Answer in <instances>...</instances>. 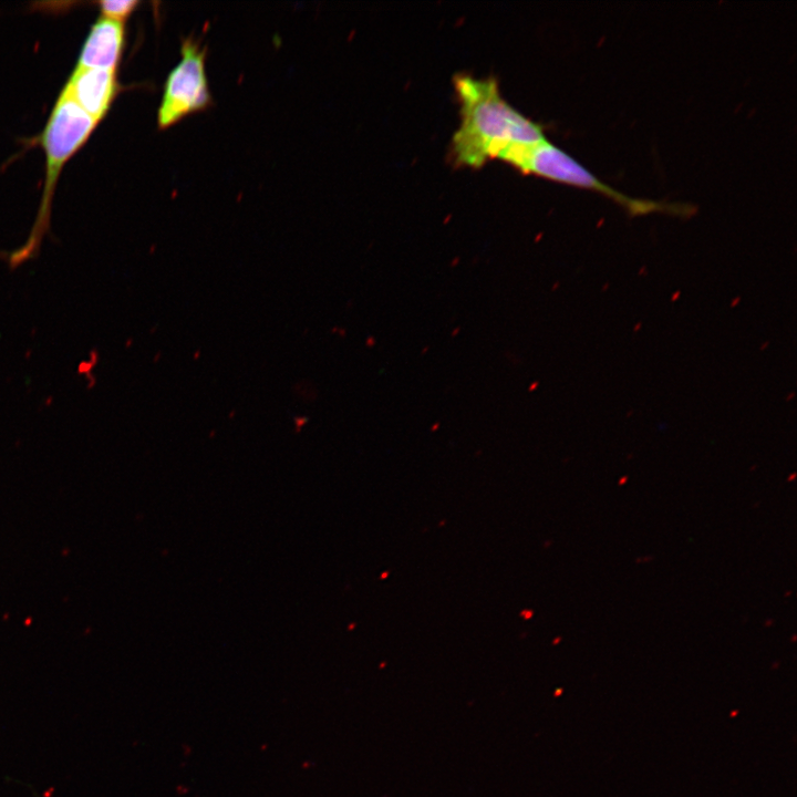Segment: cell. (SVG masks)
Listing matches in <instances>:
<instances>
[{
	"label": "cell",
	"instance_id": "cell-3",
	"mask_svg": "<svg viewBox=\"0 0 797 797\" xmlns=\"http://www.w3.org/2000/svg\"><path fill=\"white\" fill-rule=\"evenodd\" d=\"M180 61L168 73L157 110L158 130H167L182 120L213 105L206 75L207 48L193 37L182 39Z\"/></svg>",
	"mask_w": 797,
	"mask_h": 797
},
{
	"label": "cell",
	"instance_id": "cell-5",
	"mask_svg": "<svg viewBox=\"0 0 797 797\" xmlns=\"http://www.w3.org/2000/svg\"><path fill=\"white\" fill-rule=\"evenodd\" d=\"M124 46V23L100 17L83 42L75 66L117 70Z\"/></svg>",
	"mask_w": 797,
	"mask_h": 797
},
{
	"label": "cell",
	"instance_id": "cell-1",
	"mask_svg": "<svg viewBox=\"0 0 797 797\" xmlns=\"http://www.w3.org/2000/svg\"><path fill=\"white\" fill-rule=\"evenodd\" d=\"M460 105V125L453 136L457 165L482 167L511 145L545 139L542 127L524 116L500 95L493 77H454Z\"/></svg>",
	"mask_w": 797,
	"mask_h": 797
},
{
	"label": "cell",
	"instance_id": "cell-6",
	"mask_svg": "<svg viewBox=\"0 0 797 797\" xmlns=\"http://www.w3.org/2000/svg\"><path fill=\"white\" fill-rule=\"evenodd\" d=\"M139 4L137 0H103L99 9L102 18L124 23Z\"/></svg>",
	"mask_w": 797,
	"mask_h": 797
},
{
	"label": "cell",
	"instance_id": "cell-4",
	"mask_svg": "<svg viewBox=\"0 0 797 797\" xmlns=\"http://www.w3.org/2000/svg\"><path fill=\"white\" fill-rule=\"evenodd\" d=\"M121 89L117 70L75 66L61 93L100 123L108 114Z\"/></svg>",
	"mask_w": 797,
	"mask_h": 797
},
{
	"label": "cell",
	"instance_id": "cell-2",
	"mask_svg": "<svg viewBox=\"0 0 797 797\" xmlns=\"http://www.w3.org/2000/svg\"><path fill=\"white\" fill-rule=\"evenodd\" d=\"M97 125L73 100L60 92L40 136L45 154V176L38 214L25 244L8 258L11 268L38 256L42 239L50 227L59 176L65 163L86 143Z\"/></svg>",
	"mask_w": 797,
	"mask_h": 797
}]
</instances>
